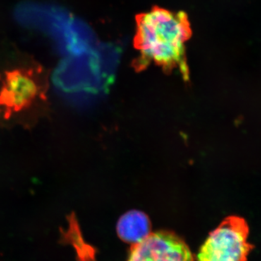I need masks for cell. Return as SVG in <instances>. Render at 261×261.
Segmentation results:
<instances>
[{"label": "cell", "mask_w": 261, "mask_h": 261, "mask_svg": "<svg viewBox=\"0 0 261 261\" xmlns=\"http://www.w3.org/2000/svg\"><path fill=\"white\" fill-rule=\"evenodd\" d=\"M191 27L183 12L154 8L137 18L135 47L140 53L135 66L143 70L156 64L169 72L178 70L184 80L189 78L186 43Z\"/></svg>", "instance_id": "6da1fadb"}, {"label": "cell", "mask_w": 261, "mask_h": 261, "mask_svg": "<svg viewBox=\"0 0 261 261\" xmlns=\"http://www.w3.org/2000/svg\"><path fill=\"white\" fill-rule=\"evenodd\" d=\"M48 75L34 63L0 68V122L30 128L49 111Z\"/></svg>", "instance_id": "7a4b0ae2"}, {"label": "cell", "mask_w": 261, "mask_h": 261, "mask_svg": "<svg viewBox=\"0 0 261 261\" xmlns=\"http://www.w3.org/2000/svg\"><path fill=\"white\" fill-rule=\"evenodd\" d=\"M249 233L250 228L243 218H225L200 247L197 261H247L255 247L247 241Z\"/></svg>", "instance_id": "3957f363"}, {"label": "cell", "mask_w": 261, "mask_h": 261, "mask_svg": "<svg viewBox=\"0 0 261 261\" xmlns=\"http://www.w3.org/2000/svg\"><path fill=\"white\" fill-rule=\"evenodd\" d=\"M186 242L171 231L151 232L132 245L127 261H194Z\"/></svg>", "instance_id": "277c9868"}, {"label": "cell", "mask_w": 261, "mask_h": 261, "mask_svg": "<svg viewBox=\"0 0 261 261\" xmlns=\"http://www.w3.org/2000/svg\"><path fill=\"white\" fill-rule=\"evenodd\" d=\"M15 16L24 27L47 32L60 41L72 19L61 7L32 2L18 5Z\"/></svg>", "instance_id": "5b68a950"}, {"label": "cell", "mask_w": 261, "mask_h": 261, "mask_svg": "<svg viewBox=\"0 0 261 261\" xmlns=\"http://www.w3.org/2000/svg\"><path fill=\"white\" fill-rule=\"evenodd\" d=\"M150 220L145 213L132 210L121 216L117 223V234L124 243L136 244L151 233Z\"/></svg>", "instance_id": "8992f818"}]
</instances>
